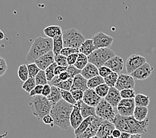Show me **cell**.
Masks as SVG:
<instances>
[{"label":"cell","mask_w":156,"mask_h":138,"mask_svg":"<svg viewBox=\"0 0 156 138\" xmlns=\"http://www.w3.org/2000/svg\"><path fill=\"white\" fill-rule=\"evenodd\" d=\"M47 98L50 100L53 105L60 101L61 99H62L61 89L56 87V86L51 85V92L50 94L47 96Z\"/></svg>","instance_id":"24"},{"label":"cell","mask_w":156,"mask_h":138,"mask_svg":"<svg viewBox=\"0 0 156 138\" xmlns=\"http://www.w3.org/2000/svg\"><path fill=\"white\" fill-rule=\"evenodd\" d=\"M53 39L50 37H38L35 38L32 45L26 56V60L29 62L35 61L42 55L53 51Z\"/></svg>","instance_id":"2"},{"label":"cell","mask_w":156,"mask_h":138,"mask_svg":"<svg viewBox=\"0 0 156 138\" xmlns=\"http://www.w3.org/2000/svg\"><path fill=\"white\" fill-rule=\"evenodd\" d=\"M92 39L96 48L110 47L112 44L114 39L112 37L105 34V33L100 31L92 37Z\"/></svg>","instance_id":"12"},{"label":"cell","mask_w":156,"mask_h":138,"mask_svg":"<svg viewBox=\"0 0 156 138\" xmlns=\"http://www.w3.org/2000/svg\"><path fill=\"white\" fill-rule=\"evenodd\" d=\"M81 101L77 102V103L75 104V105H74L73 111L71 114H70V126H71L74 129H76L84 119L83 116V115H82L81 111H80Z\"/></svg>","instance_id":"15"},{"label":"cell","mask_w":156,"mask_h":138,"mask_svg":"<svg viewBox=\"0 0 156 138\" xmlns=\"http://www.w3.org/2000/svg\"><path fill=\"white\" fill-rule=\"evenodd\" d=\"M146 62V58L138 54H133L128 58L126 62L125 66L126 71L128 74H131L138 69L140 66Z\"/></svg>","instance_id":"9"},{"label":"cell","mask_w":156,"mask_h":138,"mask_svg":"<svg viewBox=\"0 0 156 138\" xmlns=\"http://www.w3.org/2000/svg\"><path fill=\"white\" fill-rule=\"evenodd\" d=\"M73 82V78H69L68 80H61V82H59V83L56 85V87L61 89H63V90H70L72 88Z\"/></svg>","instance_id":"38"},{"label":"cell","mask_w":156,"mask_h":138,"mask_svg":"<svg viewBox=\"0 0 156 138\" xmlns=\"http://www.w3.org/2000/svg\"><path fill=\"white\" fill-rule=\"evenodd\" d=\"M62 39L64 47H73L79 49L86 40L83 33L75 28H70L63 31Z\"/></svg>","instance_id":"4"},{"label":"cell","mask_w":156,"mask_h":138,"mask_svg":"<svg viewBox=\"0 0 156 138\" xmlns=\"http://www.w3.org/2000/svg\"><path fill=\"white\" fill-rule=\"evenodd\" d=\"M80 74L84 78H86L87 80H88L92 77L98 75V67H97L91 62H88L87 66H85L83 70H81Z\"/></svg>","instance_id":"21"},{"label":"cell","mask_w":156,"mask_h":138,"mask_svg":"<svg viewBox=\"0 0 156 138\" xmlns=\"http://www.w3.org/2000/svg\"><path fill=\"white\" fill-rule=\"evenodd\" d=\"M87 83L88 80L82 75L80 73L77 74L73 78L71 90H73V89H79V90L86 91L88 88Z\"/></svg>","instance_id":"20"},{"label":"cell","mask_w":156,"mask_h":138,"mask_svg":"<svg viewBox=\"0 0 156 138\" xmlns=\"http://www.w3.org/2000/svg\"><path fill=\"white\" fill-rule=\"evenodd\" d=\"M126 120L128 122L130 133H138L143 135L147 132L148 126L150 124V120L148 118L143 121H139L132 115V116L126 117Z\"/></svg>","instance_id":"7"},{"label":"cell","mask_w":156,"mask_h":138,"mask_svg":"<svg viewBox=\"0 0 156 138\" xmlns=\"http://www.w3.org/2000/svg\"><path fill=\"white\" fill-rule=\"evenodd\" d=\"M105 65L109 67L113 72L119 74L123 70L124 65V59L120 56L115 55L106 62Z\"/></svg>","instance_id":"17"},{"label":"cell","mask_w":156,"mask_h":138,"mask_svg":"<svg viewBox=\"0 0 156 138\" xmlns=\"http://www.w3.org/2000/svg\"><path fill=\"white\" fill-rule=\"evenodd\" d=\"M115 55L116 54L110 47H104L96 48L88 57L89 62L92 63L99 68L105 65L106 62Z\"/></svg>","instance_id":"5"},{"label":"cell","mask_w":156,"mask_h":138,"mask_svg":"<svg viewBox=\"0 0 156 138\" xmlns=\"http://www.w3.org/2000/svg\"><path fill=\"white\" fill-rule=\"evenodd\" d=\"M103 83H105V78H103L98 74V75L92 77L90 79L88 80L87 85L88 88L91 89H95L96 87H98L99 85L102 84Z\"/></svg>","instance_id":"30"},{"label":"cell","mask_w":156,"mask_h":138,"mask_svg":"<svg viewBox=\"0 0 156 138\" xmlns=\"http://www.w3.org/2000/svg\"><path fill=\"white\" fill-rule=\"evenodd\" d=\"M29 77L35 78L37 74L39 73L41 69L37 66L35 62H30V64L27 65Z\"/></svg>","instance_id":"40"},{"label":"cell","mask_w":156,"mask_h":138,"mask_svg":"<svg viewBox=\"0 0 156 138\" xmlns=\"http://www.w3.org/2000/svg\"><path fill=\"white\" fill-rule=\"evenodd\" d=\"M132 133L127 132H122L120 138H130Z\"/></svg>","instance_id":"55"},{"label":"cell","mask_w":156,"mask_h":138,"mask_svg":"<svg viewBox=\"0 0 156 138\" xmlns=\"http://www.w3.org/2000/svg\"><path fill=\"white\" fill-rule=\"evenodd\" d=\"M148 111H149V110H148L147 107L136 106L134 111H133V116L137 120L143 121L147 118Z\"/></svg>","instance_id":"26"},{"label":"cell","mask_w":156,"mask_h":138,"mask_svg":"<svg viewBox=\"0 0 156 138\" xmlns=\"http://www.w3.org/2000/svg\"><path fill=\"white\" fill-rule=\"evenodd\" d=\"M114 107L108 102L105 98H102L98 105L96 107V114L98 116L110 122H113L116 117V112Z\"/></svg>","instance_id":"6"},{"label":"cell","mask_w":156,"mask_h":138,"mask_svg":"<svg viewBox=\"0 0 156 138\" xmlns=\"http://www.w3.org/2000/svg\"><path fill=\"white\" fill-rule=\"evenodd\" d=\"M67 67L68 66L57 65L56 68H55V75H58V74H60L62 72L66 71V70H67Z\"/></svg>","instance_id":"52"},{"label":"cell","mask_w":156,"mask_h":138,"mask_svg":"<svg viewBox=\"0 0 156 138\" xmlns=\"http://www.w3.org/2000/svg\"><path fill=\"white\" fill-rule=\"evenodd\" d=\"M102 99L101 97L96 92L94 89L88 88L86 91H84L83 101L89 106L96 107Z\"/></svg>","instance_id":"16"},{"label":"cell","mask_w":156,"mask_h":138,"mask_svg":"<svg viewBox=\"0 0 156 138\" xmlns=\"http://www.w3.org/2000/svg\"><path fill=\"white\" fill-rule=\"evenodd\" d=\"M89 62L88 61V56L84 55V53H79V57H78V58L76 60V62H75V64L74 65L76 68H78L80 70H83L85 66H87V65Z\"/></svg>","instance_id":"31"},{"label":"cell","mask_w":156,"mask_h":138,"mask_svg":"<svg viewBox=\"0 0 156 138\" xmlns=\"http://www.w3.org/2000/svg\"><path fill=\"white\" fill-rule=\"evenodd\" d=\"M105 120L103 118H100L98 115H95L93 120L92 121L90 124L89 125L88 128L86 129L84 133H83L78 136L77 138H91V137H95L96 133L98 130L100 126L102 124L103 121Z\"/></svg>","instance_id":"10"},{"label":"cell","mask_w":156,"mask_h":138,"mask_svg":"<svg viewBox=\"0 0 156 138\" xmlns=\"http://www.w3.org/2000/svg\"><path fill=\"white\" fill-rule=\"evenodd\" d=\"M108 102H109L114 108H117L118 104L122 99L120 91L116 87H110L108 94L105 98Z\"/></svg>","instance_id":"19"},{"label":"cell","mask_w":156,"mask_h":138,"mask_svg":"<svg viewBox=\"0 0 156 138\" xmlns=\"http://www.w3.org/2000/svg\"><path fill=\"white\" fill-rule=\"evenodd\" d=\"M79 53H76L70 55L67 57V61H68V64L69 65H75V62H76V60L79 57Z\"/></svg>","instance_id":"50"},{"label":"cell","mask_w":156,"mask_h":138,"mask_svg":"<svg viewBox=\"0 0 156 138\" xmlns=\"http://www.w3.org/2000/svg\"><path fill=\"white\" fill-rule=\"evenodd\" d=\"M43 85L37 84L36 87L29 92V96L33 97L37 95H42Z\"/></svg>","instance_id":"47"},{"label":"cell","mask_w":156,"mask_h":138,"mask_svg":"<svg viewBox=\"0 0 156 138\" xmlns=\"http://www.w3.org/2000/svg\"><path fill=\"white\" fill-rule=\"evenodd\" d=\"M110 87L106 83H103L96 87L94 90L102 98H105L110 90Z\"/></svg>","instance_id":"34"},{"label":"cell","mask_w":156,"mask_h":138,"mask_svg":"<svg viewBox=\"0 0 156 138\" xmlns=\"http://www.w3.org/2000/svg\"><path fill=\"white\" fill-rule=\"evenodd\" d=\"M94 116L95 115H92V116H89L87 118H84V120L79 125V126L76 129H74V133H75V137L76 138L78 136H79L82 133L86 131V129L88 128L89 125L90 124L92 121L93 120Z\"/></svg>","instance_id":"25"},{"label":"cell","mask_w":156,"mask_h":138,"mask_svg":"<svg viewBox=\"0 0 156 138\" xmlns=\"http://www.w3.org/2000/svg\"><path fill=\"white\" fill-rule=\"evenodd\" d=\"M135 108L134 98H122L117 106V111L123 116H132L133 115Z\"/></svg>","instance_id":"8"},{"label":"cell","mask_w":156,"mask_h":138,"mask_svg":"<svg viewBox=\"0 0 156 138\" xmlns=\"http://www.w3.org/2000/svg\"><path fill=\"white\" fill-rule=\"evenodd\" d=\"M17 74H18V76L20 78V79L21 81L25 82L29 78V74L27 65H26L25 64L20 65L19 66V68H18Z\"/></svg>","instance_id":"32"},{"label":"cell","mask_w":156,"mask_h":138,"mask_svg":"<svg viewBox=\"0 0 156 138\" xmlns=\"http://www.w3.org/2000/svg\"><path fill=\"white\" fill-rule=\"evenodd\" d=\"M121 133H122L121 130H120L119 129H117V128H115L114 129L112 135L113 138H120Z\"/></svg>","instance_id":"54"},{"label":"cell","mask_w":156,"mask_h":138,"mask_svg":"<svg viewBox=\"0 0 156 138\" xmlns=\"http://www.w3.org/2000/svg\"><path fill=\"white\" fill-rule=\"evenodd\" d=\"M61 94H62V98L64 99L66 102H67L70 104H73V105H75L77 103V101L74 98L72 93L70 92V90H63L61 89Z\"/></svg>","instance_id":"36"},{"label":"cell","mask_w":156,"mask_h":138,"mask_svg":"<svg viewBox=\"0 0 156 138\" xmlns=\"http://www.w3.org/2000/svg\"><path fill=\"white\" fill-rule=\"evenodd\" d=\"M62 28L58 25L47 26L44 29L43 33L47 37L53 39L54 37L62 34Z\"/></svg>","instance_id":"23"},{"label":"cell","mask_w":156,"mask_h":138,"mask_svg":"<svg viewBox=\"0 0 156 138\" xmlns=\"http://www.w3.org/2000/svg\"><path fill=\"white\" fill-rule=\"evenodd\" d=\"M7 65L5 60L3 57L0 58V76H2L7 70Z\"/></svg>","instance_id":"48"},{"label":"cell","mask_w":156,"mask_h":138,"mask_svg":"<svg viewBox=\"0 0 156 138\" xmlns=\"http://www.w3.org/2000/svg\"><path fill=\"white\" fill-rule=\"evenodd\" d=\"M70 91L72 93L73 97L77 102L83 100L84 91L79 90V89H73V90H70Z\"/></svg>","instance_id":"43"},{"label":"cell","mask_w":156,"mask_h":138,"mask_svg":"<svg viewBox=\"0 0 156 138\" xmlns=\"http://www.w3.org/2000/svg\"><path fill=\"white\" fill-rule=\"evenodd\" d=\"M74 105L61 99L53 105L50 114L54 120L55 126L59 127L63 130L68 129L70 126V116Z\"/></svg>","instance_id":"1"},{"label":"cell","mask_w":156,"mask_h":138,"mask_svg":"<svg viewBox=\"0 0 156 138\" xmlns=\"http://www.w3.org/2000/svg\"><path fill=\"white\" fill-rule=\"evenodd\" d=\"M42 121L44 124L49 125L51 127H53L55 126L53 118L52 117V115L51 114H47L46 115H44L42 119Z\"/></svg>","instance_id":"49"},{"label":"cell","mask_w":156,"mask_h":138,"mask_svg":"<svg viewBox=\"0 0 156 138\" xmlns=\"http://www.w3.org/2000/svg\"><path fill=\"white\" fill-rule=\"evenodd\" d=\"M0 34H1V37H0V39L3 40V39H4V37H5L4 33H3V32L2 31H0Z\"/></svg>","instance_id":"57"},{"label":"cell","mask_w":156,"mask_h":138,"mask_svg":"<svg viewBox=\"0 0 156 138\" xmlns=\"http://www.w3.org/2000/svg\"><path fill=\"white\" fill-rule=\"evenodd\" d=\"M66 71H67L68 73L69 74L70 77L73 78L76 75H77V74L81 73V70L76 68V67L74 65H69L67 67V70H66Z\"/></svg>","instance_id":"44"},{"label":"cell","mask_w":156,"mask_h":138,"mask_svg":"<svg viewBox=\"0 0 156 138\" xmlns=\"http://www.w3.org/2000/svg\"><path fill=\"white\" fill-rule=\"evenodd\" d=\"M96 49V48L94 45L93 39H88L85 40L84 42L81 44V46L79 48V52L88 56Z\"/></svg>","instance_id":"22"},{"label":"cell","mask_w":156,"mask_h":138,"mask_svg":"<svg viewBox=\"0 0 156 138\" xmlns=\"http://www.w3.org/2000/svg\"><path fill=\"white\" fill-rule=\"evenodd\" d=\"M80 111L84 118H87L89 116H92V115H96V107L88 105L86 103H84L83 100L80 103Z\"/></svg>","instance_id":"27"},{"label":"cell","mask_w":156,"mask_h":138,"mask_svg":"<svg viewBox=\"0 0 156 138\" xmlns=\"http://www.w3.org/2000/svg\"><path fill=\"white\" fill-rule=\"evenodd\" d=\"M98 70H99V74L101 76H102L103 78H105L106 76H108L112 73L113 71L111 70L109 67H108L106 65H104L100 66L98 68Z\"/></svg>","instance_id":"46"},{"label":"cell","mask_w":156,"mask_h":138,"mask_svg":"<svg viewBox=\"0 0 156 138\" xmlns=\"http://www.w3.org/2000/svg\"><path fill=\"white\" fill-rule=\"evenodd\" d=\"M76 53H79V49L73 47H64L61 51V54L66 56V57H68L70 55Z\"/></svg>","instance_id":"45"},{"label":"cell","mask_w":156,"mask_h":138,"mask_svg":"<svg viewBox=\"0 0 156 138\" xmlns=\"http://www.w3.org/2000/svg\"><path fill=\"white\" fill-rule=\"evenodd\" d=\"M116 128L114 123L105 120L100 126L95 137L98 138H113L112 132Z\"/></svg>","instance_id":"14"},{"label":"cell","mask_w":156,"mask_h":138,"mask_svg":"<svg viewBox=\"0 0 156 138\" xmlns=\"http://www.w3.org/2000/svg\"><path fill=\"white\" fill-rule=\"evenodd\" d=\"M55 62V54L53 51L42 55L35 61L41 70H45L48 66Z\"/></svg>","instance_id":"18"},{"label":"cell","mask_w":156,"mask_h":138,"mask_svg":"<svg viewBox=\"0 0 156 138\" xmlns=\"http://www.w3.org/2000/svg\"><path fill=\"white\" fill-rule=\"evenodd\" d=\"M53 51L55 55L61 54V51L64 48V43H63L62 34L54 37L53 39Z\"/></svg>","instance_id":"28"},{"label":"cell","mask_w":156,"mask_h":138,"mask_svg":"<svg viewBox=\"0 0 156 138\" xmlns=\"http://www.w3.org/2000/svg\"><path fill=\"white\" fill-rule=\"evenodd\" d=\"M142 137V135L141 134H138V133H132L131 135V137L130 138H140Z\"/></svg>","instance_id":"56"},{"label":"cell","mask_w":156,"mask_h":138,"mask_svg":"<svg viewBox=\"0 0 156 138\" xmlns=\"http://www.w3.org/2000/svg\"><path fill=\"white\" fill-rule=\"evenodd\" d=\"M153 70V67L146 62L145 64L140 66L138 69H137L135 71H133L130 74L136 80H145L150 77Z\"/></svg>","instance_id":"13"},{"label":"cell","mask_w":156,"mask_h":138,"mask_svg":"<svg viewBox=\"0 0 156 138\" xmlns=\"http://www.w3.org/2000/svg\"><path fill=\"white\" fill-rule=\"evenodd\" d=\"M57 65H58L57 64V63L54 62L53 63H52L51 65L48 66L45 70H44V71H45V73H46V75H47V80L49 82L53 80V78L55 76V68H56Z\"/></svg>","instance_id":"39"},{"label":"cell","mask_w":156,"mask_h":138,"mask_svg":"<svg viewBox=\"0 0 156 138\" xmlns=\"http://www.w3.org/2000/svg\"><path fill=\"white\" fill-rule=\"evenodd\" d=\"M35 80L37 84L44 85L48 84V82L49 81L47 80L45 71L43 70H41L35 76Z\"/></svg>","instance_id":"37"},{"label":"cell","mask_w":156,"mask_h":138,"mask_svg":"<svg viewBox=\"0 0 156 138\" xmlns=\"http://www.w3.org/2000/svg\"><path fill=\"white\" fill-rule=\"evenodd\" d=\"M136 106L147 107L150 103V98L148 96L143 94H137L136 95L135 98Z\"/></svg>","instance_id":"29"},{"label":"cell","mask_w":156,"mask_h":138,"mask_svg":"<svg viewBox=\"0 0 156 138\" xmlns=\"http://www.w3.org/2000/svg\"><path fill=\"white\" fill-rule=\"evenodd\" d=\"M119 74L117 73L112 72L108 76L105 78V83L109 86L110 87H114L118 79Z\"/></svg>","instance_id":"35"},{"label":"cell","mask_w":156,"mask_h":138,"mask_svg":"<svg viewBox=\"0 0 156 138\" xmlns=\"http://www.w3.org/2000/svg\"><path fill=\"white\" fill-rule=\"evenodd\" d=\"M122 98H134L136 95L134 88H127L120 90Z\"/></svg>","instance_id":"41"},{"label":"cell","mask_w":156,"mask_h":138,"mask_svg":"<svg viewBox=\"0 0 156 138\" xmlns=\"http://www.w3.org/2000/svg\"><path fill=\"white\" fill-rule=\"evenodd\" d=\"M36 85H37V83H36L35 78L29 77L27 80L23 82V84L22 85L21 88H23L25 92L29 93L36 87Z\"/></svg>","instance_id":"33"},{"label":"cell","mask_w":156,"mask_h":138,"mask_svg":"<svg viewBox=\"0 0 156 138\" xmlns=\"http://www.w3.org/2000/svg\"><path fill=\"white\" fill-rule=\"evenodd\" d=\"M135 80V78L130 74H119L118 79L115 87L120 91L124 89L134 88L136 85Z\"/></svg>","instance_id":"11"},{"label":"cell","mask_w":156,"mask_h":138,"mask_svg":"<svg viewBox=\"0 0 156 138\" xmlns=\"http://www.w3.org/2000/svg\"><path fill=\"white\" fill-rule=\"evenodd\" d=\"M53 104L47 97L43 95H37L33 97L29 102V106L32 114L39 120L47 114H50Z\"/></svg>","instance_id":"3"},{"label":"cell","mask_w":156,"mask_h":138,"mask_svg":"<svg viewBox=\"0 0 156 138\" xmlns=\"http://www.w3.org/2000/svg\"><path fill=\"white\" fill-rule=\"evenodd\" d=\"M58 76L61 80H68L69 78H70L69 76V74L68 73L67 71L62 72L60 74H58Z\"/></svg>","instance_id":"53"},{"label":"cell","mask_w":156,"mask_h":138,"mask_svg":"<svg viewBox=\"0 0 156 138\" xmlns=\"http://www.w3.org/2000/svg\"><path fill=\"white\" fill-rule=\"evenodd\" d=\"M55 62L59 66H69L67 57H66V56L62 55L61 54L55 55Z\"/></svg>","instance_id":"42"},{"label":"cell","mask_w":156,"mask_h":138,"mask_svg":"<svg viewBox=\"0 0 156 138\" xmlns=\"http://www.w3.org/2000/svg\"><path fill=\"white\" fill-rule=\"evenodd\" d=\"M51 92V85L50 84H47L43 85V92H42V95L43 96L47 97L50 94Z\"/></svg>","instance_id":"51"}]
</instances>
